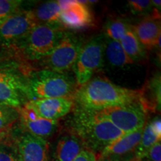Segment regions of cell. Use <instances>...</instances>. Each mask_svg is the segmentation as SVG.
<instances>
[{
    "instance_id": "7a4b0ae2",
    "label": "cell",
    "mask_w": 161,
    "mask_h": 161,
    "mask_svg": "<svg viewBox=\"0 0 161 161\" xmlns=\"http://www.w3.org/2000/svg\"><path fill=\"white\" fill-rule=\"evenodd\" d=\"M70 131L75 134L85 149L101 153L108 145L123 135L124 133L110 121L95 112L76 108L71 119Z\"/></svg>"
},
{
    "instance_id": "484cf974",
    "label": "cell",
    "mask_w": 161,
    "mask_h": 161,
    "mask_svg": "<svg viewBox=\"0 0 161 161\" xmlns=\"http://www.w3.org/2000/svg\"><path fill=\"white\" fill-rule=\"evenodd\" d=\"M73 161H98V158L94 152L87 149H84L74 159Z\"/></svg>"
},
{
    "instance_id": "83f0119b",
    "label": "cell",
    "mask_w": 161,
    "mask_h": 161,
    "mask_svg": "<svg viewBox=\"0 0 161 161\" xmlns=\"http://www.w3.org/2000/svg\"><path fill=\"white\" fill-rule=\"evenodd\" d=\"M9 115L8 114L7 111L3 108H0V130L5 126L8 123L9 119Z\"/></svg>"
},
{
    "instance_id": "8992f818",
    "label": "cell",
    "mask_w": 161,
    "mask_h": 161,
    "mask_svg": "<svg viewBox=\"0 0 161 161\" xmlns=\"http://www.w3.org/2000/svg\"><path fill=\"white\" fill-rule=\"evenodd\" d=\"M146 111L141 102H136L95 113L102 118L110 121L124 134H128L144 128L146 124Z\"/></svg>"
},
{
    "instance_id": "44dd1931",
    "label": "cell",
    "mask_w": 161,
    "mask_h": 161,
    "mask_svg": "<svg viewBox=\"0 0 161 161\" xmlns=\"http://www.w3.org/2000/svg\"><path fill=\"white\" fill-rule=\"evenodd\" d=\"M132 26L125 20L115 19L108 21L104 26V37L108 39L120 41Z\"/></svg>"
},
{
    "instance_id": "603a6c76",
    "label": "cell",
    "mask_w": 161,
    "mask_h": 161,
    "mask_svg": "<svg viewBox=\"0 0 161 161\" xmlns=\"http://www.w3.org/2000/svg\"><path fill=\"white\" fill-rule=\"evenodd\" d=\"M128 5L134 14H148L152 10V2L149 0H128Z\"/></svg>"
},
{
    "instance_id": "4316f807",
    "label": "cell",
    "mask_w": 161,
    "mask_h": 161,
    "mask_svg": "<svg viewBox=\"0 0 161 161\" xmlns=\"http://www.w3.org/2000/svg\"><path fill=\"white\" fill-rule=\"evenodd\" d=\"M151 129L156 134L158 137L161 138V120L160 117L154 119L152 122L148 123Z\"/></svg>"
},
{
    "instance_id": "f546056e",
    "label": "cell",
    "mask_w": 161,
    "mask_h": 161,
    "mask_svg": "<svg viewBox=\"0 0 161 161\" xmlns=\"http://www.w3.org/2000/svg\"><path fill=\"white\" fill-rule=\"evenodd\" d=\"M2 60H1V59H0V70H1V67H2Z\"/></svg>"
},
{
    "instance_id": "8fae6325",
    "label": "cell",
    "mask_w": 161,
    "mask_h": 161,
    "mask_svg": "<svg viewBox=\"0 0 161 161\" xmlns=\"http://www.w3.org/2000/svg\"><path fill=\"white\" fill-rule=\"evenodd\" d=\"M60 7L61 25L71 29H81L92 23V15L86 3L87 2L58 1Z\"/></svg>"
},
{
    "instance_id": "5bb4252c",
    "label": "cell",
    "mask_w": 161,
    "mask_h": 161,
    "mask_svg": "<svg viewBox=\"0 0 161 161\" xmlns=\"http://www.w3.org/2000/svg\"><path fill=\"white\" fill-rule=\"evenodd\" d=\"M142 130L143 128H141L136 131L124 134L108 145L100 153L99 158H121L130 153L135 152L142 136Z\"/></svg>"
},
{
    "instance_id": "9c48e42d",
    "label": "cell",
    "mask_w": 161,
    "mask_h": 161,
    "mask_svg": "<svg viewBox=\"0 0 161 161\" xmlns=\"http://www.w3.org/2000/svg\"><path fill=\"white\" fill-rule=\"evenodd\" d=\"M25 98H29L27 82L11 71L0 70V104L20 108Z\"/></svg>"
},
{
    "instance_id": "7402d4cb",
    "label": "cell",
    "mask_w": 161,
    "mask_h": 161,
    "mask_svg": "<svg viewBox=\"0 0 161 161\" xmlns=\"http://www.w3.org/2000/svg\"><path fill=\"white\" fill-rule=\"evenodd\" d=\"M21 4L18 0H0V23L19 11Z\"/></svg>"
},
{
    "instance_id": "52a82bcc",
    "label": "cell",
    "mask_w": 161,
    "mask_h": 161,
    "mask_svg": "<svg viewBox=\"0 0 161 161\" xmlns=\"http://www.w3.org/2000/svg\"><path fill=\"white\" fill-rule=\"evenodd\" d=\"M83 44L79 37L65 32L55 49L48 57L43 59L46 60L48 69L65 73L72 69Z\"/></svg>"
},
{
    "instance_id": "f1b7e54d",
    "label": "cell",
    "mask_w": 161,
    "mask_h": 161,
    "mask_svg": "<svg viewBox=\"0 0 161 161\" xmlns=\"http://www.w3.org/2000/svg\"><path fill=\"white\" fill-rule=\"evenodd\" d=\"M98 161H125V160L121 158H98Z\"/></svg>"
},
{
    "instance_id": "ba28073f",
    "label": "cell",
    "mask_w": 161,
    "mask_h": 161,
    "mask_svg": "<svg viewBox=\"0 0 161 161\" xmlns=\"http://www.w3.org/2000/svg\"><path fill=\"white\" fill-rule=\"evenodd\" d=\"M38 24L33 11H18L0 23V42L22 41Z\"/></svg>"
},
{
    "instance_id": "e0dca14e",
    "label": "cell",
    "mask_w": 161,
    "mask_h": 161,
    "mask_svg": "<svg viewBox=\"0 0 161 161\" xmlns=\"http://www.w3.org/2000/svg\"><path fill=\"white\" fill-rule=\"evenodd\" d=\"M36 20L40 24L62 26L60 7L58 1L46 2L33 11Z\"/></svg>"
},
{
    "instance_id": "6da1fadb",
    "label": "cell",
    "mask_w": 161,
    "mask_h": 161,
    "mask_svg": "<svg viewBox=\"0 0 161 161\" xmlns=\"http://www.w3.org/2000/svg\"><path fill=\"white\" fill-rule=\"evenodd\" d=\"M71 98L78 109L96 112L141 102V91L116 85L106 78L96 77L76 88Z\"/></svg>"
},
{
    "instance_id": "2e32d148",
    "label": "cell",
    "mask_w": 161,
    "mask_h": 161,
    "mask_svg": "<svg viewBox=\"0 0 161 161\" xmlns=\"http://www.w3.org/2000/svg\"><path fill=\"white\" fill-rule=\"evenodd\" d=\"M85 149L81 141L69 131L60 136L54 152L55 161H73L82 150Z\"/></svg>"
},
{
    "instance_id": "277c9868",
    "label": "cell",
    "mask_w": 161,
    "mask_h": 161,
    "mask_svg": "<svg viewBox=\"0 0 161 161\" xmlns=\"http://www.w3.org/2000/svg\"><path fill=\"white\" fill-rule=\"evenodd\" d=\"M64 34L61 26L38 23L22 40L24 51L31 60L45 59L55 49Z\"/></svg>"
},
{
    "instance_id": "3957f363",
    "label": "cell",
    "mask_w": 161,
    "mask_h": 161,
    "mask_svg": "<svg viewBox=\"0 0 161 161\" xmlns=\"http://www.w3.org/2000/svg\"><path fill=\"white\" fill-rule=\"evenodd\" d=\"M29 100L49 98H71L76 88L65 75L45 69L34 73L27 82Z\"/></svg>"
},
{
    "instance_id": "cb8c5ba5",
    "label": "cell",
    "mask_w": 161,
    "mask_h": 161,
    "mask_svg": "<svg viewBox=\"0 0 161 161\" xmlns=\"http://www.w3.org/2000/svg\"><path fill=\"white\" fill-rule=\"evenodd\" d=\"M141 161H161V143L160 142L154 144L148 150L147 154L140 160Z\"/></svg>"
},
{
    "instance_id": "9a60e30c",
    "label": "cell",
    "mask_w": 161,
    "mask_h": 161,
    "mask_svg": "<svg viewBox=\"0 0 161 161\" xmlns=\"http://www.w3.org/2000/svg\"><path fill=\"white\" fill-rule=\"evenodd\" d=\"M133 31L144 49L160 47L161 28L160 19L150 17L140 21L133 27Z\"/></svg>"
},
{
    "instance_id": "d6986e66",
    "label": "cell",
    "mask_w": 161,
    "mask_h": 161,
    "mask_svg": "<svg viewBox=\"0 0 161 161\" xmlns=\"http://www.w3.org/2000/svg\"><path fill=\"white\" fill-rule=\"evenodd\" d=\"M119 42L126 55L133 60L134 63L145 57V49L141 45L133 31V27L127 32Z\"/></svg>"
},
{
    "instance_id": "4dcf8cb0",
    "label": "cell",
    "mask_w": 161,
    "mask_h": 161,
    "mask_svg": "<svg viewBox=\"0 0 161 161\" xmlns=\"http://www.w3.org/2000/svg\"><path fill=\"white\" fill-rule=\"evenodd\" d=\"M130 161H141L140 160H136V159H133L132 160H130Z\"/></svg>"
},
{
    "instance_id": "4fadbf2b",
    "label": "cell",
    "mask_w": 161,
    "mask_h": 161,
    "mask_svg": "<svg viewBox=\"0 0 161 161\" xmlns=\"http://www.w3.org/2000/svg\"><path fill=\"white\" fill-rule=\"evenodd\" d=\"M19 115L27 132L35 136L45 139L52 136L58 129V121L40 117L25 107L19 108Z\"/></svg>"
},
{
    "instance_id": "7c38bea8",
    "label": "cell",
    "mask_w": 161,
    "mask_h": 161,
    "mask_svg": "<svg viewBox=\"0 0 161 161\" xmlns=\"http://www.w3.org/2000/svg\"><path fill=\"white\" fill-rule=\"evenodd\" d=\"M19 161H49V145L45 139L25 132L18 139Z\"/></svg>"
},
{
    "instance_id": "30bf717a",
    "label": "cell",
    "mask_w": 161,
    "mask_h": 161,
    "mask_svg": "<svg viewBox=\"0 0 161 161\" xmlns=\"http://www.w3.org/2000/svg\"><path fill=\"white\" fill-rule=\"evenodd\" d=\"M75 104L71 98H49L29 100L24 104L40 117L58 121L71 111Z\"/></svg>"
},
{
    "instance_id": "d4e9b609",
    "label": "cell",
    "mask_w": 161,
    "mask_h": 161,
    "mask_svg": "<svg viewBox=\"0 0 161 161\" xmlns=\"http://www.w3.org/2000/svg\"><path fill=\"white\" fill-rule=\"evenodd\" d=\"M0 161H19V159L17 154H16L5 147H2L0 148Z\"/></svg>"
},
{
    "instance_id": "ffe728a7",
    "label": "cell",
    "mask_w": 161,
    "mask_h": 161,
    "mask_svg": "<svg viewBox=\"0 0 161 161\" xmlns=\"http://www.w3.org/2000/svg\"><path fill=\"white\" fill-rule=\"evenodd\" d=\"M160 139L152 131L148 123L145 125L140 141L134 152V159L141 160L154 144L160 142Z\"/></svg>"
},
{
    "instance_id": "ac0fdd59",
    "label": "cell",
    "mask_w": 161,
    "mask_h": 161,
    "mask_svg": "<svg viewBox=\"0 0 161 161\" xmlns=\"http://www.w3.org/2000/svg\"><path fill=\"white\" fill-rule=\"evenodd\" d=\"M104 57L108 63L115 67H124L134 64L133 60L126 55L119 41H116L105 37Z\"/></svg>"
},
{
    "instance_id": "5b68a950",
    "label": "cell",
    "mask_w": 161,
    "mask_h": 161,
    "mask_svg": "<svg viewBox=\"0 0 161 161\" xmlns=\"http://www.w3.org/2000/svg\"><path fill=\"white\" fill-rule=\"evenodd\" d=\"M105 37L98 35L84 43L78 54L73 69L75 82L81 86L91 79L92 75L102 68L104 61Z\"/></svg>"
}]
</instances>
